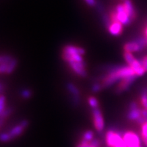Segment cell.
Here are the masks:
<instances>
[{"label":"cell","instance_id":"cell-13","mask_svg":"<svg viewBox=\"0 0 147 147\" xmlns=\"http://www.w3.org/2000/svg\"><path fill=\"white\" fill-rule=\"evenodd\" d=\"M108 29L110 34L113 36H119L122 33L123 25L119 22H113Z\"/></svg>","mask_w":147,"mask_h":147},{"label":"cell","instance_id":"cell-26","mask_svg":"<svg viewBox=\"0 0 147 147\" xmlns=\"http://www.w3.org/2000/svg\"><path fill=\"white\" fill-rule=\"evenodd\" d=\"M11 113V110L10 108H8V109H5L2 113H1V121H3V119L5 118L6 117L10 115Z\"/></svg>","mask_w":147,"mask_h":147},{"label":"cell","instance_id":"cell-12","mask_svg":"<svg viewBox=\"0 0 147 147\" xmlns=\"http://www.w3.org/2000/svg\"><path fill=\"white\" fill-rule=\"evenodd\" d=\"M130 67H131V68L134 69V72L136 73L137 76H142L146 72L142 65V63H141V61L137 59H136L135 61L130 65Z\"/></svg>","mask_w":147,"mask_h":147},{"label":"cell","instance_id":"cell-22","mask_svg":"<svg viewBox=\"0 0 147 147\" xmlns=\"http://www.w3.org/2000/svg\"><path fill=\"white\" fill-rule=\"evenodd\" d=\"M102 20H103V22H104V24L105 25V26L107 27V28H108L110 25V24H111L112 21H111V19H110V18L108 16L107 14H102Z\"/></svg>","mask_w":147,"mask_h":147},{"label":"cell","instance_id":"cell-5","mask_svg":"<svg viewBox=\"0 0 147 147\" xmlns=\"http://www.w3.org/2000/svg\"><path fill=\"white\" fill-rule=\"evenodd\" d=\"M93 118L95 129L99 132L102 131L104 128V121L102 114L98 108L93 109Z\"/></svg>","mask_w":147,"mask_h":147},{"label":"cell","instance_id":"cell-2","mask_svg":"<svg viewBox=\"0 0 147 147\" xmlns=\"http://www.w3.org/2000/svg\"><path fill=\"white\" fill-rule=\"evenodd\" d=\"M105 138L108 147H127L123 136L117 131L109 130L106 132Z\"/></svg>","mask_w":147,"mask_h":147},{"label":"cell","instance_id":"cell-8","mask_svg":"<svg viewBox=\"0 0 147 147\" xmlns=\"http://www.w3.org/2000/svg\"><path fill=\"white\" fill-rule=\"evenodd\" d=\"M136 77L137 76H131L121 80V81L119 82L117 89H116V92L118 93H122L123 91L127 90L129 89V87H130V85L135 81V80L136 79Z\"/></svg>","mask_w":147,"mask_h":147},{"label":"cell","instance_id":"cell-27","mask_svg":"<svg viewBox=\"0 0 147 147\" xmlns=\"http://www.w3.org/2000/svg\"><path fill=\"white\" fill-rule=\"evenodd\" d=\"M91 144H90V142L87 140H84L82 139V140L79 144L77 145L76 147H90Z\"/></svg>","mask_w":147,"mask_h":147},{"label":"cell","instance_id":"cell-33","mask_svg":"<svg viewBox=\"0 0 147 147\" xmlns=\"http://www.w3.org/2000/svg\"><path fill=\"white\" fill-rule=\"evenodd\" d=\"M122 1H125V0H122Z\"/></svg>","mask_w":147,"mask_h":147},{"label":"cell","instance_id":"cell-32","mask_svg":"<svg viewBox=\"0 0 147 147\" xmlns=\"http://www.w3.org/2000/svg\"><path fill=\"white\" fill-rule=\"evenodd\" d=\"M90 147H96V146H91Z\"/></svg>","mask_w":147,"mask_h":147},{"label":"cell","instance_id":"cell-10","mask_svg":"<svg viewBox=\"0 0 147 147\" xmlns=\"http://www.w3.org/2000/svg\"><path fill=\"white\" fill-rule=\"evenodd\" d=\"M27 125H28V121L26 120H23V121H21L19 124L17 125L14 127L10 130V132H9V134H10L12 139H13L14 138H16L21 135V134L23 132V130L27 127Z\"/></svg>","mask_w":147,"mask_h":147},{"label":"cell","instance_id":"cell-11","mask_svg":"<svg viewBox=\"0 0 147 147\" xmlns=\"http://www.w3.org/2000/svg\"><path fill=\"white\" fill-rule=\"evenodd\" d=\"M123 49L125 52H129L131 53L138 52V51H140L143 49L142 47L139 45L138 42L136 40H134V41L127 42L125 45H124Z\"/></svg>","mask_w":147,"mask_h":147},{"label":"cell","instance_id":"cell-16","mask_svg":"<svg viewBox=\"0 0 147 147\" xmlns=\"http://www.w3.org/2000/svg\"><path fill=\"white\" fill-rule=\"evenodd\" d=\"M66 87H67V90L74 95V97H79L80 92H79V90L77 89V87L74 84L71 83V82H68L66 84Z\"/></svg>","mask_w":147,"mask_h":147},{"label":"cell","instance_id":"cell-9","mask_svg":"<svg viewBox=\"0 0 147 147\" xmlns=\"http://www.w3.org/2000/svg\"><path fill=\"white\" fill-rule=\"evenodd\" d=\"M17 65V60L16 59L13 58L11 61L8 63H0V73L1 74H10L13 72Z\"/></svg>","mask_w":147,"mask_h":147},{"label":"cell","instance_id":"cell-24","mask_svg":"<svg viewBox=\"0 0 147 147\" xmlns=\"http://www.w3.org/2000/svg\"><path fill=\"white\" fill-rule=\"evenodd\" d=\"M32 91L29 89H24L21 92V96L25 99H28L32 96Z\"/></svg>","mask_w":147,"mask_h":147},{"label":"cell","instance_id":"cell-30","mask_svg":"<svg viewBox=\"0 0 147 147\" xmlns=\"http://www.w3.org/2000/svg\"><path fill=\"white\" fill-rule=\"evenodd\" d=\"M3 83L1 82V93H3Z\"/></svg>","mask_w":147,"mask_h":147},{"label":"cell","instance_id":"cell-25","mask_svg":"<svg viewBox=\"0 0 147 147\" xmlns=\"http://www.w3.org/2000/svg\"><path fill=\"white\" fill-rule=\"evenodd\" d=\"M102 84H99V83H95L93 84V86H92V91L93 92H94V93H97L98 91H100L101 89H102Z\"/></svg>","mask_w":147,"mask_h":147},{"label":"cell","instance_id":"cell-31","mask_svg":"<svg viewBox=\"0 0 147 147\" xmlns=\"http://www.w3.org/2000/svg\"><path fill=\"white\" fill-rule=\"evenodd\" d=\"M145 37H146L147 39V27L146 28V29H145Z\"/></svg>","mask_w":147,"mask_h":147},{"label":"cell","instance_id":"cell-17","mask_svg":"<svg viewBox=\"0 0 147 147\" xmlns=\"http://www.w3.org/2000/svg\"><path fill=\"white\" fill-rule=\"evenodd\" d=\"M123 57L125 60L126 63H127L128 65H131L132 63L135 61L136 58L134 57V56L132 55L131 53H129V52H125V51L123 53Z\"/></svg>","mask_w":147,"mask_h":147},{"label":"cell","instance_id":"cell-1","mask_svg":"<svg viewBox=\"0 0 147 147\" xmlns=\"http://www.w3.org/2000/svg\"><path fill=\"white\" fill-rule=\"evenodd\" d=\"M134 76H136V74L129 65L115 67L103 79L102 87L103 88L109 87L119 80Z\"/></svg>","mask_w":147,"mask_h":147},{"label":"cell","instance_id":"cell-19","mask_svg":"<svg viewBox=\"0 0 147 147\" xmlns=\"http://www.w3.org/2000/svg\"><path fill=\"white\" fill-rule=\"evenodd\" d=\"M88 102H89L90 106H91L93 109H95V108H98L99 102L95 97H93V96L89 97V100H88Z\"/></svg>","mask_w":147,"mask_h":147},{"label":"cell","instance_id":"cell-6","mask_svg":"<svg viewBox=\"0 0 147 147\" xmlns=\"http://www.w3.org/2000/svg\"><path fill=\"white\" fill-rule=\"evenodd\" d=\"M142 116V109L138 107L136 103L132 102L129 106V110L127 113V118L129 120L137 121Z\"/></svg>","mask_w":147,"mask_h":147},{"label":"cell","instance_id":"cell-20","mask_svg":"<svg viewBox=\"0 0 147 147\" xmlns=\"http://www.w3.org/2000/svg\"><path fill=\"white\" fill-rule=\"evenodd\" d=\"M83 140H84L89 141V142H91V140H93V132L91 131V130L86 131L83 134Z\"/></svg>","mask_w":147,"mask_h":147},{"label":"cell","instance_id":"cell-3","mask_svg":"<svg viewBox=\"0 0 147 147\" xmlns=\"http://www.w3.org/2000/svg\"><path fill=\"white\" fill-rule=\"evenodd\" d=\"M115 12L118 21L123 25H128L131 23L132 20L127 13L123 3L117 5L115 8Z\"/></svg>","mask_w":147,"mask_h":147},{"label":"cell","instance_id":"cell-15","mask_svg":"<svg viewBox=\"0 0 147 147\" xmlns=\"http://www.w3.org/2000/svg\"><path fill=\"white\" fill-rule=\"evenodd\" d=\"M63 52L67 53H78L81 55H84L85 54V50L83 48L76 47L74 45H66L63 48Z\"/></svg>","mask_w":147,"mask_h":147},{"label":"cell","instance_id":"cell-7","mask_svg":"<svg viewBox=\"0 0 147 147\" xmlns=\"http://www.w3.org/2000/svg\"><path fill=\"white\" fill-rule=\"evenodd\" d=\"M71 69L76 74L82 77H85L87 75L86 71V63L85 62H69L68 63Z\"/></svg>","mask_w":147,"mask_h":147},{"label":"cell","instance_id":"cell-14","mask_svg":"<svg viewBox=\"0 0 147 147\" xmlns=\"http://www.w3.org/2000/svg\"><path fill=\"white\" fill-rule=\"evenodd\" d=\"M123 5L127 13L128 14V15L129 16V17L131 18L132 21H134L136 17V13L135 8H134V6L131 1V0H125V1H124Z\"/></svg>","mask_w":147,"mask_h":147},{"label":"cell","instance_id":"cell-28","mask_svg":"<svg viewBox=\"0 0 147 147\" xmlns=\"http://www.w3.org/2000/svg\"><path fill=\"white\" fill-rule=\"evenodd\" d=\"M140 61L145 71H147V56L144 57L142 59H141Z\"/></svg>","mask_w":147,"mask_h":147},{"label":"cell","instance_id":"cell-23","mask_svg":"<svg viewBox=\"0 0 147 147\" xmlns=\"http://www.w3.org/2000/svg\"><path fill=\"white\" fill-rule=\"evenodd\" d=\"M5 106V98L4 95H1L0 98V113H1L4 110Z\"/></svg>","mask_w":147,"mask_h":147},{"label":"cell","instance_id":"cell-21","mask_svg":"<svg viewBox=\"0 0 147 147\" xmlns=\"http://www.w3.org/2000/svg\"><path fill=\"white\" fill-rule=\"evenodd\" d=\"M1 141L3 142H7L12 139V136L9 133H1V137H0Z\"/></svg>","mask_w":147,"mask_h":147},{"label":"cell","instance_id":"cell-4","mask_svg":"<svg viewBox=\"0 0 147 147\" xmlns=\"http://www.w3.org/2000/svg\"><path fill=\"white\" fill-rule=\"evenodd\" d=\"M125 142L127 147H142L140 138L135 132L127 131L123 135Z\"/></svg>","mask_w":147,"mask_h":147},{"label":"cell","instance_id":"cell-29","mask_svg":"<svg viewBox=\"0 0 147 147\" xmlns=\"http://www.w3.org/2000/svg\"><path fill=\"white\" fill-rule=\"evenodd\" d=\"M84 1H85L86 3L88 5H89V6H95V5H96V1L95 0H84Z\"/></svg>","mask_w":147,"mask_h":147},{"label":"cell","instance_id":"cell-18","mask_svg":"<svg viewBox=\"0 0 147 147\" xmlns=\"http://www.w3.org/2000/svg\"><path fill=\"white\" fill-rule=\"evenodd\" d=\"M141 103L143 108L147 111V88L143 89L141 93Z\"/></svg>","mask_w":147,"mask_h":147}]
</instances>
